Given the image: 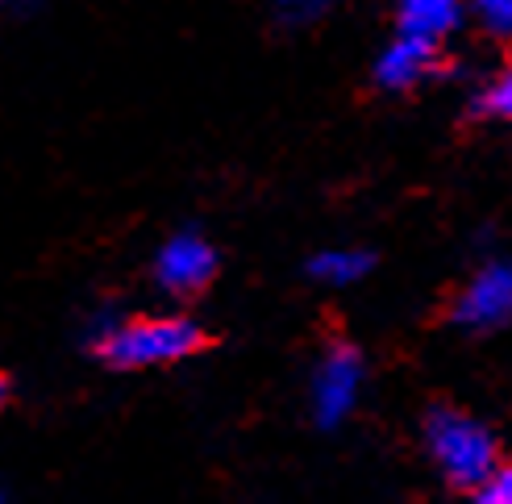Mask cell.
<instances>
[{
	"instance_id": "obj_14",
	"label": "cell",
	"mask_w": 512,
	"mask_h": 504,
	"mask_svg": "<svg viewBox=\"0 0 512 504\" xmlns=\"http://www.w3.org/2000/svg\"><path fill=\"white\" fill-rule=\"evenodd\" d=\"M0 504H5V492H0Z\"/></svg>"
},
{
	"instance_id": "obj_1",
	"label": "cell",
	"mask_w": 512,
	"mask_h": 504,
	"mask_svg": "<svg viewBox=\"0 0 512 504\" xmlns=\"http://www.w3.org/2000/svg\"><path fill=\"white\" fill-rule=\"evenodd\" d=\"M88 342L117 371H146L184 363L204 346V330L192 317H96Z\"/></svg>"
},
{
	"instance_id": "obj_12",
	"label": "cell",
	"mask_w": 512,
	"mask_h": 504,
	"mask_svg": "<svg viewBox=\"0 0 512 504\" xmlns=\"http://www.w3.org/2000/svg\"><path fill=\"white\" fill-rule=\"evenodd\" d=\"M475 504H512V463H500L488 480L475 488Z\"/></svg>"
},
{
	"instance_id": "obj_5",
	"label": "cell",
	"mask_w": 512,
	"mask_h": 504,
	"mask_svg": "<svg viewBox=\"0 0 512 504\" xmlns=\"http://www.w3.org/2000/svg\"><path fill=\"white\" fill-rule=\"evenodd\" d=\"M454 325L475 334H488L500 330V325L512 321V263H488L479 267L467 288L454 296V309H450Z\"/></svg>"
},
{
	"instance_id": "obj_10",
	"label": "cell",
	"mask_w": 512,
	"mask_h": 504,
	"mask_svg": "<svg viewBox=\"0 0 512 504\" xmlns=\"http://www.w3.org/2000/svg\"><path fill=\"white\" fill-rule=\"evenodd\" d=\"M338 0H271V9H275V17L284 21V25H313V21H321L329 9H334Z\"/></svg>"
},
{
	"instance_id": "obj_7",
	"label": "cell",
	"mask_w": 512,
	"mask_h": 504,
	"mask_svg": "<svg viewBox=\"0 0 512 504\" xmlns=\"http://www.w3.org/2000/svg\"><path fill=\"white\" fill-rule=\"evenodd\" d=\"M463 13H467V0H400L396 25L404 38H421L438 46L446 34L458 30Z\"/></svg>"
},
{
	"instance_id": "obj_3",
	"label": "cell",
	"mask_w": 512,
	"mask_h": 504,
	"mask_svg": "<svg viewBox=\"0 0 512 504\" xmlns=\"http://www.w3.org/2000/svg\"><path fill=\"white\" fill-rule=\"evenodd\" d=\"M358 392H363V355L350 342H334L321 355L313 371V388H309L317 425H325V430L342 425L358 405Z\"/></svg>"
},
{
	"instance_id": "obj_6",
	"label": "cell",
	"mask_w": 512,
	"mask_h": 504,
	"mask_svg": "<svg viewBox=\"0 0 512 504\" xmlns=\"http://www.w3.org/2000/svg\"><path fill=\"white\" fill-rule=\"evenodd\" d=\"M433 67H438V46L396 34L375 59V84L388 92H408V88H417L425 75H433Z\"/></svg>"
},
{
	"instance_id": "obj_9",
	"label": "cell",
	"mask_w": 512,
	"mask_h": 504,
	"mask_svg": "<svg viewBox=\"0 0 512 504\" xmlns=\"http://www.w3.org/2000/svg\"><path fill=\"white\" fill-rule=\"evenodd\" d=\"M467 9L492 38H512V0H467Z\"/></svg>"
},
{
	"instance_id": "obj_4",
	"label": "cell",
	"mask_w": 512,
	"mask_h": 504,
	"mask_svg": "<svg viewBox=\"0 0 512 504\" xmlns=\"http://www.w3.org/2000/svg\"><path fill=\"white\" fill-rule=\"evenodd\" d=\"M213 275H217V246L196 230L171 234L155 255V284L171 296H196L213 284Z\"/></svg>"
},
{
	"instance_id": "obj_2",
	"label": "cell",
	"mask_w": 512,
	"mask_h": 504,
	"mask_svg": "<svg viewBox=\"0 0 512 504\" xmlns=\"http://www.w3.org/2000/svg\"><path fill=\"white\" fill-rule=\"evenodd\" d=\"M425 446L454 488L475 492L500 467L496 438L488 434V425H479L475 417L458 413V409H433L425 417Z\"/></svg>"
},
{
	"instance_id": "obj_11",
	"label": "cell",
	"mask_w": 512,
	"mask_h": 504,
	"mask_svg": "<svg viewBox=\"0 0 512 504\" xmlns=\"http://www.w3.org/2000/svg\"><path fill=\"white\" fill-rule=\"evenodd\" d=\"M479 113L500 117V121H512V63L496 75L488 88H483V96H479Z\"/></svg>"
},
{
	"instance_id": "obj_13",
	"label": "cell",
	"mask_w": 512,
	"mask_h": 504,
	"mask_svg": "<svg viewBox=\"0 0 512 504\" xmlns=\"http://www.w3.org/2000/svg\"><path fill=\"white\" fill-rule=\"evenodd\" d=\"M5 400H9V380L0 375V409H5Z\"/></svg>"
},
{
	"instance_id": "obj_8",
	"label": "cell",
	"mask_w": 512,
	"mask_h": 504,
	"mask_svg": "<svg viewBox=\"0 0 512 504\" xmlns=\"http://www.w3.org/2000/svg\"><path fill=\"white\" fill-rule=\"evenodd\" d=\"M371 263L375 259L358 246H329V250H321V255L309 259V275L321 284H329V288H350L371 271Z\"/></svg>"
}]
</instances>
